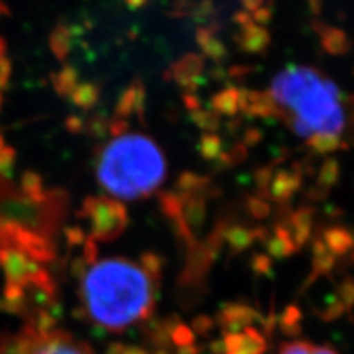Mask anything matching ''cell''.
Here are the masks:
<instances>
[{
  "label": "cell",
  "instance_id": "6da1fadb",
  "mask_svg": "<svg viewBox=\"0 0 354 354\" xmlns=\"http://www.w3.org/2000/svg\"><path fill=\"white\" fill-rule=\"evenodd\" d=\"M87 316L108 330H123L145 319L153 307V281L147 270L126 259L95 260L82 278Z\"/></svg>",
  "mask_w": 354,
  "mask_h": 354
},
{
  "label": "cell",
  "instance_id": "52a82bcc",
  "mask_svg": "<svg viewBox=\"0 0 354 354\" xmlns=\"http://www.w3.org/2000/svg\"><path fill=\"white\" fill-rule=\"evenodd\" d=\"M313 354H338L334 348L322 346V347H313Z\"/></svg>",
  "mask_w": 354,
  "mask_h": 354
},
{
  "label": "cell",
  "instance_id": "8992f818",
  "mask_svg": "<svg viewBox=\"0 0 354 354\" xmlns=\"http://www.w3.org/2000/svg\"><path fill=\"white\" fill-rule=\"evenodd\" d=\"M313 347L315 346L303 341L288 342V344L282 346L279 354H313Z\"/></svg>",
  "mask_w": 354,
  "mask_h": 354
},
{
  "label": "cell",
  "instance_id": "277c9868",
  "mask_svg": "<svg viewBox=\"0 0 354 354\" xmlns=\"http://www.w3.org/2000/svg\"><path fill=\"white\" fill-rule=\"evenodd\" d=\"M0 354H92L80 342L44 325L28 326L0 342Z\"/></svg>",
  "mask_w": 354,
  "mask_h": 354
},
{
  "label": "cell",
  "instance_id": "3957f363",
  "mask_svg": "<svg viewBox=\"0 0 354 354\" xmlns=\"http://www.w3.org/2000/svg\"><path fill=\"white\" fill-rule=\"evenodd\" d=\"M165 161L157 143L145 135H121L111 140L97 160L96 176L105 189L121 199H138L158 187Z\"/></svg>",
  "mask_w": 354,
  "mask_h": 354
},
{
  "label": "cell",
  "instance_id": "5b68a950",
  "mask_svg": "<svg viewBox=\"0 0 354 354\" xmlns=\"http://www.w3.org/2000/svg\"><path fill=\"white\" fill-rule=\"evenodd\" d=\"M263 341L256 332H245L242 335L227 338V354H259Z\"/></svg>",
  "mask_w": 354,
  "mask_h": 354
},
{
  "label": "cell",
  "instance_id": "7a4b0ae2",
  "mask_svg": "<svg viewBox=\"0 0 354 354\" xmlns=\"http://www.w3.org/2000/svg\"><path fill=\"white\" fill-rule=\"evenodd\" d=\"M272 93L294 114V129L303 138L334 139L344 127L338 87L312 68L294 66L279 73Z\"/></svg>",
  "mask_w": 354,
  "mask_h": 354
}]
</instances>
